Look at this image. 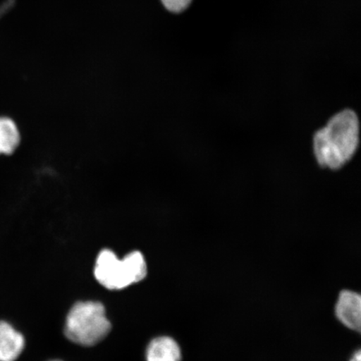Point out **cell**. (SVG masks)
Returning a JSON list of instances; mask_svg holds the SVG:
<instances>
[{
	"label": "cell",
	"mask_w": 361,
	"mask_h": 361,
	"mask_svg": "<svg viewBox=\"0 0 361 361\" xmlns=\"http://www.w3.org/2000/svg\"><path fill=\"white\" fill-rule=\"evenodd\" d=\"M360 144V121L354 111L343 110L334 115L314 135L316 161L324 169H341L353 158Z\"/></svg>",
	"instance_id": "obj_1"
},
{
	"label": "cell",
	"mask_w": 361,
	"mask_h": 361,
	"mask_svg": "<svg viewBox=\"0 0 361 361\" xmlns=\"http://www.w3.org/2000/svg\"><path fill=\"white\" fill-rule=\"evenodd\" d=\"M111 329L105 307L99 302H78L67 315L65 335L68 340L83 346L102 342Z\"/></svg>",
	"instance_id": "obj_2"
},
{
	"label": "cell",
	"mask_w": 361,
	"mask_h": 361,
	"mask_svg": "<svg viewBox=\"0 0 361 361\" xmlns=\"http://www.w3.org/2000/svg\"><path fill=\"white\" fill-rule=\"evenodd\" d=\"M94 274L103 287L120 290L143 281L147 267L142 252L134 251L119 259L115 252L104 250L97 257Z\"/></svg>",
	"instance_id": "obj_3"
},
{
	"label": "cell",
	"mask_w": 361,
	"mask_h": 361,
	"mask_svg": "<svg viewBox=\"0 0 361 361\" xmlns=\"http://www.w3.org/2000/svg\"><path fill=\"white\" fill-rule=\"evenodd\" d=\"M334 316L342 328L358 334L361 331V295L352 288L338 291L334 305Z\"/></svg>",
	"instance_id": "obj_4"
},
{
	"label": "cell",
	"mask_w": 361,
	"mask_h": 361,
	"mask_svg": "<svg viewBox=\"0 0 361 361\" xmlns=\"http://www.w3.org/2000/svg\"><path fill=\"white\" fill-rule=\"evenodd\" d=\"M25 348V338L6 322H0V361H16Z\"/></svg>",
	"instance_id": "obj_5"
},
{
	"label": "cell",
	"mask_w": 361,
	"mask_h": 361,
	"mask_svg": "<svg viewBox=\"0 0 361 361\" xmlns=\"http://www.w3.org/2000/svg\"><path fill=\"white\" fill-rule=\"evenodd\" d=\"M182 349L173 338L157 337L152 341L147 347V361H182Z\"/></svg>",
	"instance_id": "obj_6"
},
{
	"label": "cell",
	"mask_w": 361,
	"mask_h": 361,
	"mask_svg": "<svg viewBox=\"0 0 361 361\" xmlns=\"http://www.w3.org/2000/svg\"><path fill=\"white\" fill-rule=\"evenodd\" d=\"M20 143V133L15 121L0 116V155H11Z\"/></svg>",
	"instance_id": "obj_7"
},
{
	"label": "cell",
	"mask_w": 361,
	"mask_h": 361,
	"mask_svg": "<svg viewBox=\"0 0 361 361\" xmlns=\"http://www.w3.org/2000/svg\"><path fill=\"white\" fill-rule=\"evenodd\" d=\"M166 10L173 13L183 12L192 2V0H161Z\"/></svg>",
	"instance_id": "obj_8"
},
{
	"label": "cell",
	"mask_w": 361,
	"mask_h": 361,
	"mask_svg": "<svg viewBox=\"0 0 361 361\" xmlns=\"http://www.w3.org/2000/svg\"><path fill=\"white\" fill-rule=\"evenodd\" d=\"M348 361H361V351L360 348L355 349L352 352Z\"/></svg>",
	"instance_id": "obj_9"
},
{
	"label": "cell",
	"mask_w": 361,
	"mask_h": 361,
	"mask_svg": "<svg viewBox=\"0 0 361 361\" xmlns=\"http://www.w3.org/2000/svg\"><path fill=\"white\" fill-rule=\"evenodd\" d=\"M51 361H61V360H51Z\"/></svg>",
	"instance_id": "obj_10"
}]
</instances>
